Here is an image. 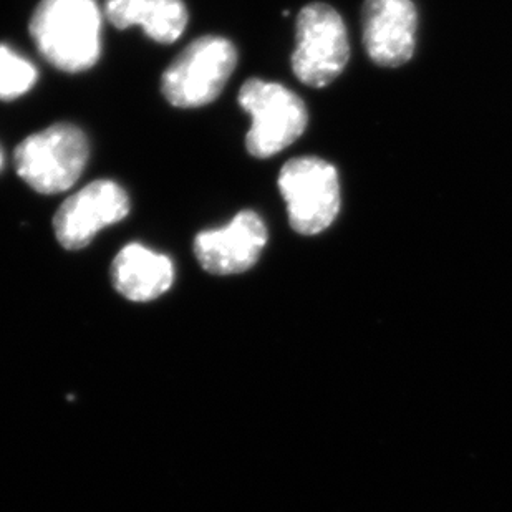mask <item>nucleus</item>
<instances>
[{"mask_svg": "<svg viewBox=\"0 0 512 512\" xmlns=\"http://www.w3.org/2000/svg\"><path fill=\"white\" fill-rule=\"evenodd\" d=\"M29 32L45 62L62 72H87L102 55V10L97 0H42Z\"/></svg>", "mask_w": 512, "mask_h": 512, "instance_id": "obj_1", "label": "nucleus"}, {"mask_svg": "<svg viewBox=\"0 0 512 512\" xmlns=\"http://www.w3.org/2000/svg\"><path fill=\"white\" fill-rule=\"evenodd\" d=\"M363 45L380 67H400L415 52L418 12L411 0H365Z\"/></svg>", "mask_w": 512, "mask_h": 512, "instance_id": "obj_9", "label": "nucleus"}, {"mask_svg": "<svg viewBox=\"0 0 512 512\" xmlns=\"http://www.w3.org/2000/svg\"><path fill=\"white\" fill-rule=\"evenodd\" d=\"M348 58L347 27L339 12L322 2L305 5L295 27V77L309 87H327L347 67Z\"/></svg>", "mask_w": 512, "mask_h": 512, "instance_id": "obj_5", "label": "nucleus"}, {"mask_svg": "<svg viewBox=\"0 0 512 512\" xmlns=\"http://www.w3.org/2000/svg\"><path fill=\"white\" fill-rule=\"evenodd\" d=\"M0 168H2V155H0Z\"/></svg>", "mask_w": 512, "mask_h": 512, "instance_id": "obj_13", "label": "nucleus"}, {"mask_svg": "<svg viewBox=\"0 0 512 512\" xmlns=\"http://www.w3.org/2000/svg\"><path fill=\"white\" fill-rule=\"evenodd\" d=\"M267 237L269 232L261 216L244 209L226 228L199 232L194 237V256L213 276H236L256 266Z\"/></svg>", "mask_w": 512, "mask_h": 512, "instance_id": "obj_8", "label": "nucleus"}, {"mask_svg": "<svg viewBox=\"0 0 512 512\" xmlns=\"http://www.w3.org/2000/svg\"><path fill=\"white\" fill-rule=\"evenodd\" d=\"M105 17L116 29L138 25L158 44H173L188 25V9L183 0H107Z\"/></svg>", "mask_w": 512, "mask_h": 512, "instance_id": "obj_11", "label": "nucleus"}, {"mask_svg": "<svg viewBox=\"0 0 512 512\" xmlns=\"http://www.w3.org/2000/svg\"><path fill=\"white\" fill-rule=\"evenodd\" d=\"M237 50L231 40L204 35L174 58L161 77V92L176 108H199L221 95L236 70Z\"/></svg>", "mask_w": 512, "mask_h": 512, "instance_id": "obj_3", "label": "nucleus"}, {"mask_svg": "<svg viewBox=\"0 0 512 512\" xmlns=\"http://www.w3.org/2000/svg\"><path fill=\"white\" fill-rule=\"evenodd\" d=\"M39 78L34 63L0 45V100L12 102L30 92Z\"/></svg>", "mask_w": 512, "mask_h": 512, "instance_id": "obj_12", "label": "nucleus"}, {"mask_svg": "<svg viewBox=\"0 0 512 512\" xmlns=\"http://www.w3.org/2000/svg\"><path fill=\"white\" fill-rule=\"evenodd\" d=\"M110 276L118 294L131 302L145 304L160 299L171 289L174 264L165 254L133 242L116 254Z\"/></svg>", "mask_w": 512, "mask_h": 512, "instance_id": "obj_10", "label": "nucleus"}, {"mask_svg": "<svg viewBox=\"0 0 512 512\" xmlns=\"http://www.w3.org/2000/svg\"><path fill=\"white\" fill-rule=\"evenodd\" d=\"M90 158L88 138L72 123L27 136L15 148V170L40 194H60L77 183Z\"/></svg>", "mask_w": 512, "mask_h": 512, "instance_id": "obj_2", "label": "nucleus"}, {"mask_svg": "<svg viewBox=\"0 0 512 512\" xmlns=\"http://www.w3.org/2000/svg\"><path fill=\"white\" fill-rule=\"evenodd\" d=\"M130 214V198L120 184L98 179L65 199L54 218V231L60 246L80 251L98 231L120 223Z\"/></svg>", "mask_w": 512, "mask_h": 512, "instance_id": "obj_7", "label": "nucleus"}, {"mask_svg": "<svg viewBox=\"0 0 512 512\" xmlns=\"http://www.w3.org/2000/svg\"><path fill=\"white\" fill-rule=\"evenodd\" d=\"M277 184L287 204L290 226L302 236L324 232L339 216V173L322 158L304 156L287 161Z\"/></svg>", "mask_w": 512, "mask_h": 512, "instance_id": "obj_6", "label": "nucleus"}, {"mask_svg": "<svg viewBox=\"0 0 512 512\" xmlns=\"http://www.w3.org/2000/svg\"><path fill=\"white\" fill-rule=\"evenodd\" d=\"M237 100L251 116L246 148L254 158H271L304 135L309 123L305 103L281 83L249 78Z\"/></svg>", "mask_w": 512, "mask_h": 512, "instance_id": "obj_4", "label": "nucleus"}]
</instances>
